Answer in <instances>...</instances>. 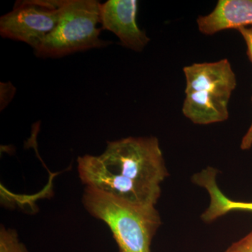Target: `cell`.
<instances>
[{"label":"cell","mask_w":252,"mask_h":252,"mask_svg":"<svg viewBox=\"0 0 252 252\" xmlns=\"http://www.w3.org/2000/svg\"><path fill=\"white\" fill-rule=\"evenodd\" d=\"M79 178L94 187L130 203L155 206L160 185L168 177L157 137H127L109 142L99 156L78 158Z\"/></svg>","instance_id":"cell-1"},{"label":"cell","mask_w":252,"mask_h":252,"mask_svg":"<svg viewBox=\"0 0 252 252\" xmlns=\"http://www.w3.org/2000/svg\"><path fill=\"white\" fill-rule=\"evenodd\" d=\"M82 203L91 215L108 225L119 252H151L161 224L155 206L130 203L91 187H86Z\"/></svg>","instance_id":"cell-2"},{"label":"cell","mask_w":252,"mask_h":252,"mask_svg":"<svg viewBox=\"0 0 252 252\" xmlns=\"http://www.w3.org/2000/svg\"><path fill=\"white\" fill-rule=\"evenodd\" d=\"M183 70L187 79L184 115L198 125L226 121L228 102L237 84L229 61L194 63Z\"/></svg>","instance_id":"cell-3"},{"label":"cell","mask_w":252,"mask_h":252,"mask_svg":"<svg viewBox=\"0 0 252 252\" xmlns=\"http://www.w3.org/2000/svg\"><path fill=\"white\" fill-rule=\"evenodd\" d=\"M101 3L96 0H63L56 28L34 54L58 58L79 51L104 47L109 41L99 39Z\"/></svg>","instance_id":"cell-4"},{"label":"cell","mask_w":252,"mask_h":252,"mask_svg":"<svg viewBox=\"0 0 252 252\" xmlns=\"http://www.w3.org/2000/svg\"><path fill=\"white\" fill-rule=\"evenodd\" d=\"M63 0L18 1L0 18V34L22 41L36 51L56 28Z\"/></svg>","instance_id":"cell-5"},{"label":"cell","mask_w":252,"mask_h":252,"mask_svg":"<svg viewBox=\"0 0 252 252\" xmlns=\"http://www.w3.org/2000/svg\"><path fill=\"white\" fill-rule=\"evenodd\" d=\"M137 10L136 0H108L101 4L100 24L102 29L116 34L123 46L142 51L150 39L137 26Z\"/></svg>","instance_id":"cell-6"},{"label":"cell","mask_w":252,"mask_h":252,"mask_svg":"<svg viewBox=\"0 0 252 252\" xmlns=\"http://www.w3.org/2000/svg\"><path fill=\"white\" fill-rule=\"evenodd\" d=\"M199 31L212 35L227 29L252 25V0H220L211 14L199 16Z\"/></svg>","instance_id":"cell-7"},{"label":"cell","mask_w":252,"mask_h":252,"mask_svg":"<svg viewBox=\"0 0 252 252\" xmlns=\"http://www.w3.org/2000/svg\"><path fill=\"white\" fill-rule=\"evenodd\" d=\"M230 212H252V202L235 201L225 196L220 189L214 190L208 206L210 217L216 220Z\"/></svg>","instance_id":"cell-8"},{"label":"cell","mask_w":252,"mask_h":252,"mask_svg":"<svg viewBox=\"0 0 252 252\" xmlns=\"http://www.w3.org/2000/svg\"><path fill=\"white\" fill-rule=\"evenodd\" d=\"M0 252H30L24 244L18 239L17 232L12 228L1 226Z\"/></svg>","instance_id":"cell-9"},{"label":"cell","mask_w":252,"mask_h":252,"mask_svg":"<svg viewBox=\"0 0 252 252\" xmlns=\"http://www.w3.org/2000/svg\"><path fill=\"white\" fill-rule=\"evenodd\" d=\"M224 252H252V230L246 236L232 244Z\"/></svg>","instance_id":"cell-10"},{"label":"cell","mask_w":252,"mask_h":252,"mask_svg":"<svg viewBox=\"0 0 252 252\" xmlns=\"http://www.w3.org/2000/svg\"><path fill=\"white\" fill-rule=\"evenodd\" d=\"M15 94V88L10 82L1 83V109L9 103Z\"/></svg>","instance_id":"cell-11"},{"label":"cell","mask_w":252,"mask_h":252,"mask_svg":"<svg viewBox=\"0 0 252 252\" xmlns=\"http://www.w3.org/2000/svg\"><path fill=\"white\" fill-rule=\"evenodd\" d=\"M238 31L240 32V34L243 36L244 40L246 43L247 47H248L247 54H248L249 59L252 63V27L240 28L238 29Z\"/></svg>","instance_id":"cell-12"},{"label":"cell","mask_w":252,"mask_h":252,"mask_svg":"<svg viewBox=\"0 0 252 252\" xmlns=\"http://www.w3.org/2000/svg\"><path fill=\"white\" fill-rule=\"evenodd\" d=\"M252 147V123L250 127H249L248 132L244 136L242 140L240 148L242 150H249Z\"/></svg>","instance_id":"cell-13"}]
</instances>
